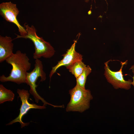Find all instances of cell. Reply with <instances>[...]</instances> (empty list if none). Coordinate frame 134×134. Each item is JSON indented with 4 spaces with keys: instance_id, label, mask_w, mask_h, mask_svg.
<instances>
[{
    "instance_id": "obj_1",
    "label": "cell",
    "mask_w": 134,
    "mask_h": 134,
    "mask_svg": "<svg viewBox=\"0 0 134 134\" xmlns=\"http://www.w3.org/2000/svg\"><path fill=\"white\" fill-rule=\"evenodd\" d=\"M5 61L12 66V68L8 76L6 77L3 74L0 76V81H11L18 84L26 83L27 71L30 70L31 66L29 59L26 54L18 50Z\"/></svg>"
},
{
    "instance_id": "obj_2",
    "label": "cell",
    "mask_w": 134,
    "mask_h": 134,
    "mask_svg": "<svg viewBox=\"0 0 134 134\" xmlns=\"http://www.w3.org/2000/svg\"><path fill=\"white\" fill-rule=\"evenodd\" d=\"M26 24L25 23L24 26L27 32V34L23 36L17 35L16 38H22L29 39L33 42L34 46L35 52L33 54L34 59H39L41 57L50 58L52 57L55 52L53 47L42 37L37 36L36 30L33 25L30 27Z\"/></svg>"
},
{
    "instance_id": "obj_3",
    "label": "cell",
    "mask_w": 134,
    "mask_h": 134,
    "mask_svg": "<svg viewBox=\"0 0 134 134\" xmlns=\"http://www.w3.org/2000/svg\"><path fill=\"white\" fill-rule=\"evenodd\" d=\"M69 94L70 99L66 107L67 111L82 113L89 108L90 102L93 99L89 90L84 89L76 84L69 90Z\"/></svg>"
},
{
    "instance_id": "obj_4",
    "label": "cell",
    "mask_w": 134,
    "mask_h": 134,
    "mask_svg": "<svg viewBox=\"0 0 134 134\" xmlns=\"http://www.w3.org/2000/svg\"><path fill=\"white\" fill-rule=\"evenodd\" d=\"M35 62L34 69L31 72H27V74L26 84L30 86V92L34 96L36 102L38 103L39 101L41 100L44 103L43 105L48 104L54 107L55 105L48 103L41 98L36 90L37 86L36 82L37 79L40 77V81H44L46 79V74L43 70L42 62L39 59H35Z\"/></svg>"
},
{
    "instance_id": "obj_5",
    "label": "cell",
    "mask_w": 134,
    "mask_h": 134,
    "mask_svg": "<svg viewBox=\"0 0 134 134\" xmlns=\"http://www.w3.org/2000/svg\"><path fill=\"white\" fill-rule=\"evenodd\" d=\"M109 62L108 61L104 63V75L107 81L111 84L115 89L119 88L127 90L130 89L132 85V80H125L122 71V68L124 65L126 64L127 61L124 62H121V66L120 70L116 72L110 69L108 65Z\"/></svg>"
},
{
    "instance_id": "obj_6",
    "label": "cell",
    "mask_w": 134,
    "mask_h": 134,
    "mask_svg": "<svg viewBox=\"0 0 134 134\" xmlns=\"http://www.w3.org/2000/svg\"><path fill=\"white\" fill-rule=\"evenodd\" d=\"M19 11L16 4L11 2H3L0 4V14L6 21L14 23L18 27L20 36L26 35L27 32L24 27L19 23L17 19Z\"/></svg>"
},
{
    "instance_id": "obj_7",
    "label": "cell",
    "mask_w": 134,
    "mask_h": 134,
    "mask_svg": "<svg viewBox=\"0 0 134 134\" xmlns=\"http://www.w3.org/2000/svg\"><path fill=\"white\" fill-rule=\"evenodd\" d=\"M17 93L22 102V104L20 109V113L17 117L10 121L7 125H10L16 122H19L21 125V127L22 128L29 124V123L23 122L22 119L23 116L29 110L32 109H45L46 107L44 105L41 106L35 104L29 103L28 101V100L30 94L27 90L18 89L17 90Z\"/></svg>"
},
{
    "instance_id": "obj_8",
    "label": "cell",
    "mask_w": 134,
    "mask_h": 134,
    "mask_svg": "<svg viewBox=\"0 0 134 134\" xmlns=\"http://www.w3.org/2000/svg\"><path fill=\"white\" fill-rule=\"evenodd\" d=\"M76 42V41H75L66 53L63 55V59L59 62L55 66L52 67L49 75L50 79L58 69L60 67L64 66L67 68L76 61H82V56L75 50Z\"/></svg>"
},
{
    "instance_id": "obj_9",
    "label": "cell",
    "mask_w": 134,
    "mask_h": 134,
    "mask_svg": "<svg viewBox=\"0 0 134 134\" xmlns=\"http://www.w3.org/2000/svg\"><path fill=\"white\" fill-rule=\"evenodd\" d=\"M11 37L0 35V62L1 63L11 56L13 52V44Z\"/></svg>"
},
{
    "instance_id": "obj_10",
    "label": "cell",
    "mask_w": 134,
    "mask_h": 134,
    "mask_svg": "<svg viewBox=\"0 0 134 134\" xmlns=\"http://www.w3.org/2000/svg\"><path fill=\"white\" fill-rule=\"evenodd\" d=\"M86 67V65L82 61H79L74 62L67 68L76 78L81 74Z\"/></svg>"
},
{
    "instance_id": "obj_11",
    "label": "cell",
    "mask_w": 134,
    "mask_h": 134,
    "mask_svg": "<svg viewBox=\"0 0 134 134\" xmlns=\"http://www.w3.org/2000/svg\"><path fill=\"white\" fill-rule=\"evenodd\" d=\"M14 96L11 90L7 89L2 85H0V104L7 101H12Z\"/></svg>"
},
{
    "instance_id": "obj_12",
    "label": "cell",
    "mask_w": 134,
    "mask_h": 134,
    "mask_svg": "<svg viewBox=\"0 0 134 134\" xmlns=\"http://www.w3.org/2000/svg\"><path fill=\"white\" fill-rule=\"evenodd\" d=\"M91 72V68L89 66H87L81 74L76 78V84L85 89V85L87 77Z\"/></svg>"
},
{
    "instance_id": "obj_13",
    "label": "cell",
    "mask_w": 134,
    "mask_h": 134,
    "mask_svg": "<svg viewBox=\"0 0 134 134\" xmlns=\"http://www.w3.org/2000/svg\"><path fill=\"white\" fill-rule=\"evenodd\" d=\"M133 81L132 82V85L134 87V75L133 77Z\"/></svg>"
},
{
    "instance_id": "obj_14",
    "label": "cell",
    "mask_w": 134,
    "mask_h": 134,
    "mask_svg": "<svg viewBox=\"0 0 134 134\" xmlns=\"http://www.w3.org/2000/svg\"><path fill=\"white\" fill-rule=\"evenodd\" d=\"M90 0H85V1L86 2H88Z\"/></svg>"
}]
</instances>
